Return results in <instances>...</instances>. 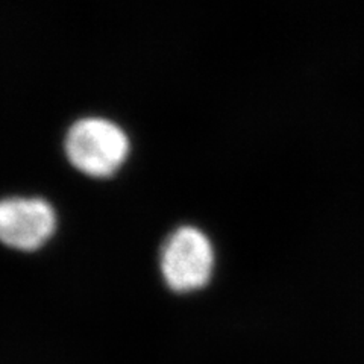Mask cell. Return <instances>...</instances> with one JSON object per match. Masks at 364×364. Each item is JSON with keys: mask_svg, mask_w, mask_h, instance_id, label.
<instances>
[{"mask_svg": "<svg viewBox=\"0 0 364 364\" xmlns=\"http://www.w3.org/2000/svg\"><path fill=\"white\" fill-rule=\"evenodd\" d=\"M128 152V136L117 124L104 119L79 120L65 136L68 161L95 178L112 175L127 159Z\"/></svg>", "mask_w": 364, "mask_h": 364, "instance_id": "obj_1", "label": "cell"}, {"mask_svg": "<svg viewBox=\"0 0 364 364\" xmlns=\"http://www.w3.org/2000/svg\"><path fill=\"white\" fill-rule=\"evenodd\" d=\"M214 266V252L202 231L182 226L166 242L161 252V273L167 286L179 293L202 289Z\"/></svg>", "mask_w": 364, "mask_h": 364, "instance_id": "obj_2", "label": "cell"}, {"mask_svg": "<svg viewBox=\"0 0 364 364\" xmlns=\"http://www.w3.org/2000/svg\"><path fill=\"white\" fill-rule=\"evenodd\" d=\"M56 218L43 199L11 198L0 207V235L6 246L18 250H36L52 237Z\"/></svg>", "mask_w": 364, "mask_h": 364, "instance_id": "obj_3", "label": "cell"}]
</instances>
